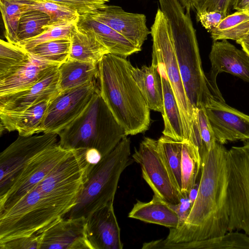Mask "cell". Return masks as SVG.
I'll use <instances>...</instances> for the list:
<instances>
[{
  "mask_svg": "<svg viewBox=\"0 0 249 249\" xmlns=\"http://www.w3.org/2000/svg\"><path fill=\"white\" fill-rule=\"evenodd\" d=\"M228 151L216 142L201 156L197 193L187 219L181 226L169 229L165 239L148 242V248L190 249L196 242L229 231Z\"/></svg>",
  "mask_w": 249,
  "mask_h": 249,
  "instance_id": "cell-1",
  "label": "cell"
},
{
  "mask_svg": "<svg viewBox=\"0 0 249 249\" xmlns=\"http://www.w3.org/2000/svg\"><path fill=\"white\" fill-rule=\"evenodd\" d=\"M130 62L110 53L98 63L100 93L125 135L146 131L150 123L149 108L132 75Z\"/></svg>",
  "mask_w": 249,
  "mask_h": 249,
  "instance_id": "cell-2",
  "label": "cell"
},
{
  "mask_svg": "<svg viewBox=\"0 0 249 249\" xmlns=\"http://www.w3.org/2000/svg\"><path fill=\"white\" fill-rule=\"evenodd\" d=\"M160 9L170 24L174 46L187 96L194 109L205 107L210 100H224L216 83L203 71L190 10L178 0H159Z\"/></svg>",
  "mask_w": 249,
  "mask_h": 249,
  "instance_id": "cell-3",
  "label": "cell"
},
{
  "mask_svg": "<svg viewBox=\"0 0 249 249\" xmlns=\"http://www.w3.org/2000/svg\"><path fill=\"white\" fill-rule=\"evenodd\" d=\"M59 144L67 149L93 148L102 158L127 136L97 88L84 111L57 134Z\"/></svg>",
  "mask_w": 249,
  "mask_h": 249,
  "instance_id": "cell-4",
  "label": "cell"
},
{
  "mask_svg": "<svg viewBox=\"0 0 249 249\" xmlns=\"http://www.w3.org/2000/svg\"><path fill=\"white\" fill-rule=\"evenodd\" d=\"M130 143V139L125 136L108 154L87 168L76 203L64 217L87 219L114 201L120 176L132 163Z\"/></svg>",
  "mask_w": 249,
  "mask_h": 249,
  "instance_id": "cell-5",
  "label": "cell"
},
{
  "mask_svg": "<svg viewBox=\"0 0 249 249\" xmlns=\"http://www.w3.org/2000/svg\"><path fill=\"white\" fill-rule=\"evenodd\" d=\"M152 38V63L164 71L174 92L180 113L185 141L197 146L195 131L197 108L194 109L186 93L175 53L168 21L160 8L151 27Z\"/></svg>",
  "mask_w": 249,
  "mask_h": 249,
  "instance_id": "cell-6",
  "label": "cell"
},
{
  "mask_svg": "<svg viewBox=\"0 0 249 249\" xmlns=\"http://www.w3.org/2000/svg\"><path fill=\"white\" fill-rule=\"evenodd\" d=\"M64 214L36 186L0 211V243L40 234Z\"/></svg>",
  "mask_w": 249,
  "mask_h": 249,
  "instance_id": "cell-7",
  "label": "cell"
},
{
  "mask_svg": "<svg viewBox=\"0 0 249 249\" xmlns=\"http://www.w3.org/2000/svg\"><path fill=\"white\" fill-rule=\"evenodd\" d=\"M229 231L249 235V140L228 151Z\"/></svg>",
  "mask_w": 249,
  "mask_h": 249,
  "instance_id": "cell-8",
  "label": "cell"
},
{
  "mask_svg": "<svg viewBox=\"0 0 249 249\" xmlns=\"http://www.w3.org/2000/svg\"><path fill=\"white\" fill-rule=\"evenodd\" d=\"M132 158L140 165L142 177L154 195L170 205L178 204L184 197L160 152L158 140L144 138Z\"/></svg>",
  "mask_w": 249,
  "mask_h": 249,
  "instance_id": "cell-9",
  "label": "cell"
},
{
  "mask_svg": "<svg viewBox=\"0 0 249 249\" xmlns=\"http://www.w3.org/2000/svg\"><path fill=\"white\" fill-rule=\"evenodd\" d=\"M55 133L18 138L0 154V198L9 190L23 168L36 156L57 143Z\"/></svg>",
  "mask_w": 249,
  "mask_h": 249,
  "instance_id": "cell-10",
  "label": "cell"
},
{
  "mask_svg": "<svg viewBox=\"0 0 249 249\" xmlns=\"http://www.w3.org/2000/svg\"><path fill=\"white\" fill-rule=\"evenodd\" d=\"M96 80L74 89L60 91L53 98L37 134H57L72 124L89 105L97 88Z\"/></svg>",
  "mask_w": 249,
  "mask_h": 249,
  "instance_id": "cell-11",
  "label": "cell"
},
{
  "mask_svg": "<svg viewBox=\"0 0 249 249\" xmlns=\"http://www.w3.org/2000/svg\"><path fill=\"white\" fill-rule=\"evenodd\" d=\"M74 151L62 147L58 142L36 156L21 170L6 194L0 198V211L36 187Z\"/></svg>",
  "mask_w": 249,
  "mask_h": 249,
  "instance_id": "cell-12",
  "label": "cell"
},
{
  "mask_svg": "<svg viewBox=\"0 0 249 249\" xmlns=\"http://www.w3.org/2000/svg\"><path fill=\"white\" fill-rule=\"evenodd\" d=\"M217 142L249 140V115L228 105L225 100L211 99L205 106Z\"/></svg>",
  "mask_w": 249,
  "mask_h": 249,
  "instance_id": "cell-13",
  "label": "cell"
},
{
  "mask_svg": "<svg viewBox=\"0 0 249 249\" xmlns=\"http://www.w3.org/2000/svg\"><path fill=\"white\" fill-rule=\"evenodd\" d=\"M87 223L83 217L58 219L38 234L39 249H91Z\"/></svg>",
  "mask_w": 249,
  "mask_h": 249,
  "instance_id": "cell-14",
  "label": "cell"
},
{
  "mask_svg": "<svg viewBox=\"0 0 249 249\" xmlns=\"http://www.w3.org/2000/svg\"><path fill=\"white\" fill-rule=\"evenodd\" d=\"M91 14L123 36L140 50L151 34L144 14L127 12L120 6L106 4Z\"/></svg>",
  "mask_w": 249,
  "mask_h": 249,
  "instance_id": "cell-15",
  "label": "cell"
},
{
  "mask_svg": "<svg viewBox=\"0 0 249 249\" xmlns=\"http://www.w3.org/2000/svg\"><path fill=\"white\" fill-rule=\"evenodd\" d=\"M111 201L88 218L87 235L91 249H122L119 227Z\"/></svg>",
  "mask_w": 249,
  "mask_h": 249,
  "instance_id": "cell-16",
  "label": "cell"
},
{
  "mask_svg": "<svg viewBox=\"0 0 249 249\" xmlns=\"http://www.w3.org/2000/svg\"><path fill=\"white\" fill-rule=\"evenodd\" d=\"M58 67L32 86L0 96V112H19L42 101L52 99L61 91Z\"/></svg>",
  "mask_w": 249,
  "mask_h": 249,
  "instance_id": "cell-17",
  "label": "cell"
},
{
  "mask_svg": "<svg viewBox=\"0 0 249 249\" xmlns=\"http://www.w3.org/2000/svg\"><path fill=\"white\" fill-rule=\"evenodd\" d=\"M211 64L210 79L216 82L221 72L230 73L249 83V57L245 51L227 40L213 41L209 54Z\"/></svg>",
  "mask_w": 249,
  "mask_h": 249,
  "instance_id": "cell-18",
  "label": "cell"
},
{
  "mask_svg": "<svg viewBox=\"0 0 249 249\" xmlns=\"http://www.w3.org/2000/svg\"><path fill=\"white\" fill-rule=\"evenodd\" d=\"M59 65V64L30 54L29 59L26 63L8 74L0 78V96L16 92L32 86Z\"/></svg>",
  "mask_w": 249,
  "mask_h": 249,
  "instance_id": "cell-19",
  "label": "cell"
},
{
  "mask_svg": "<svg viewBox=\"0 0 249 249\" xmlns=\"http://www.w3.org/2000/svg\"><path fill=\"white\" fill-rule=\"evenodd\" d=\"M51 100L42 101L22 111L0 112V124L9 132L17 131L19 136L37 134Z\"/></svg>",
  "mask_w": 249,
  "mask_h": 249,
  "instance_id": "cell-20",
  "label": "cell"
},
{
  "mask_svg": "<svg viewBox=\"0 0 249 249\" xmlns=\"http://www.w3.org/2000/svg\"><path fill=\"white\" fill-rule=\"evenodd\" d=\"M69 59L98 64L104 55L110 53L91 30L78 26L71 31Z\"/></svg>",
  "mask_w": 249,
  "mask_h": 249,
  "instance_id": "cell-21",
  "label": "cell"
},
{
  "mask_svg": "<svg viewBox=\"0 0 249 249\" xmlns=\"http://www.w3.org/2000/svg\"><path fill=\"white\" fill-rule=\"evenodd\" d=\"M77 25L92 30L110 53L126 57L141 51L123 36L95 18L90 13L80 15Z\"/></svg>",
  "mask_w": 249,
  "mask_h": 249,
  "instance_id": "cell-22",
  "label": "cell"
},
{
  "mask_svg": "<svg viewBox=\"0 0 249 249\" xmlns=\"http://www.w3.org/2000/svg\"><path fill=\"white\" fill-rule=\"evenodd\" d=\"M128 216L169 229L177 228L179 223L176 211L169 204L155 195L148 202L137 200Z\"/></svg>",
  "mask_w": 249,
  "mask_h": 249,
  "instance_id": "cell-23",
  "label": "cell"
},
{
  "mask_svg": "<svg viewBox=\"0 0 249 249\" xmlns=\"http://www.w3.org/2000/svg\"><path fill=\"white\" fill-rule=\"evenodd\" d=\"M132 75L149 108L161 114L163 110L161 80L157 66L131 67Z\"/></svg>",
  "mask_w": 249,
  "mask_h": 249,
  "instance_id": "cell-24",
  "label": "cell"
},
{
  "mask_svg": "<svg viewBox=\"0 0 249 249\" xmlns=\"http://www.w3.org/2000/svg\"><path fill=\"white\" fill-rule=\"evenodd\" d=\"M160 76L163 110L162 113L164 122L162 134L175 141H185L180 113L174 92L164 70L156 65Z\"/></svg>",
  "mask_w": 249,
  "mask_h": 249,
  "instance_id": "cell-25",
  "label": "cell"
},
{
  "mask_svg": "<svg viewBox=\"0 0 249 249\" xmlns=\"http://www.w3.org/2000/svg\"><path fill=\"white\" fill-rule=\"evenodd\" d=\"M98 64L69 59L58 67L61 91L74 89L97 79Z\"/></svg>",
  "mask_w": 249,
  "mask_h": 249,
  "instance_id": "cell-26",
  "label": "cell"
},
{
  "mask_svg": "<svg viewBox=\"0 0 249 249\" xmlns=\"http://www.w3.org/2000/svg\"><path fill=\"white\" fill-rule=\"evenodd\" d=\"M249 32V14L236 11L225 17L210 33L213 41L233 40L238 42L245 38Z\"/></svg>",
  "mask_w": 249,
  "mask_h": 249,
  "instance_id": "cell-27",
  "label": "cell"
},
{
  "mask_svg": "<svg viewBox=\"0 0 249 249\" xmlns=\"http://www.w3.org/2000/svg\"><path fill=\"white\" fill-rule=\"evenodd\" d=\"M199 148L189 141L182 142L181 193L188 194L196 183L201 169Z\"/></svg>",
  "mask_w": 249,
  "mask_h": 249,
  "instance_id": "cell-28",
  "label": "cell"
},
{
  "mask_svg": "<svg viewBox=\"0 0 249 249\" xmlns=\"http://www.w3.org/2000/svg\"><path fill=\"white\" fill-rule=\"evenodd\" d=\"M50 24L51 18L45 12L37 10L24 11L19 20L16 44L38 36Z\"/></svg>",
  "mask_w": 249,
  "mask_h": 249,
  "instance_id": "cell-29",
  "label": "cell"
},
{
  "mask_svg": "<svg viewBox=\"0 0 249 249\" xmlns=\"http://www.w3.org/2000/svg\"><path fill=\"white\" fill-rule=\"evenodd\" d=\"M158 142L160 152L175 184L181 192L182 142L164 135L159 138Z\"/></svg>",
  "mask_w": 249,
  "mask_h": 249,
  "instance_id": "cell-30",
  "label": "cell"
},
{
  "mask_svg": "<svg viewBox=\"0 0 249 249\" xmlns=\"http://www.w3.org/2000/svg\"><path fill=\"white\" fill-rule=\"evenodd\" d=\"M71 47L70 38H64L39 44L27 51L35 56L60 65L69 59Z\"/></svg>",
  "mask_w": 249,
  "mask_h": 249,
  "instance_id": "cell-31",
  "label": "cell"
},
{
  "mask_svg": "<svg viewBox=\"0 0 249 249\" xmlns=\"http://www.w3.org/2000/svg\"><path fill=\"white\" fill-rule=\"evenodd\" d=\"M30 54L22 47L0 40V78L8 74L26 63Z\"/></svg>",
  "mask_w": 249,
  "mask_h": 249,
  "instance_id": "cell-32",
  "label": "cell"
},
{
  "mask_svg": "<svg viewBox=\"0 0 249 249\" xmlns=\"http://www.w3.org/2000/svg\"><path fill=\"white\" fill-rule=\"evenodd\" d=\"M13 0L25 4V11L37 10L45 12L50 17L51 24L76 19L80 15L76 10L54 2L45 0Z\"/></svg>",
  "mask_w": 249,
  "mask_h": 249,
  "instance_id": "cell-33",
  "label": "cell"
},
{
  "mask_svg": "<svg viewBox=\"0 0 249 249\" xmlns=\"http://www.w3.org/2000/svg\"><path fill=\"white\" fill-rule=\"evenodd\" d=\"M191 249H249V235L238 231H228L223 235L196 242Z\"/></svg>",
  "mask_w": 249,
  "mask_h": 249,
  "instance_id": "cell-34",
  "label": "cell"
},
{
  "mask_svg": "<svg viewBox=\"0 0 249 249\" xmlns=\"http://www.w3.org/2000/svg\"><path fill=\"white\" fill-rule=\"evenodd\" d=\"M25 4L13 0H0V10L3 21L7 41L17 43L19 20L25 11Z\"/></svg>",
  "mask_w": 249,
  "mask_h": 249,
  "instance_id": "cell-35",
  "label": "cell"
},
{
  "mask_svg": "<svg viewBox=\"0 0 249 249\" xmlns=\"http://www.w3.org/2000/svg\"><path fill=\"white\" fill-rule=\"evenodd\" d=\"M78 19V18L51 24L38 36L22 42L18 45L28 50L45 42L60 38H70L71 31L77 24Z\"/></svg>",
  "mask_w": 249,
  "mask_h": 249,
  "instance_id": "cell-36",
  "label": "cell"
},
{
  "mask_svg": "<svg viewBox=\"0 0 249 249\" xmlns=\"http://www.w3.org/2000/svg\"><path fill=\"white\" fill-rule=\"evenodd\" d=\"M197 117L198 131L202 145L204 149L208 151L217 142L204 107L197 108Z\"/></svg>",
  "mask_w": 249,
  "mask_h": 249,
  "instance_id": "cell-37",
  "label": "cell"
},
{
  "mask_svg": "<svg viewBox=\"0 0 249 249\" xmlns=\"http://www.w3.org/2000/svg\"><path fill=\"white\" fill-rule=\"evenodd\" d=\"M60 3L78 11L80 15L92 14L109 0H45Z\"/></svg>",
  "mask_w": 249,
  "mask_h": 249,
  "instance_id": "cell-38",
  "label": "cell"
},
{
  "mask_svg": "<svg viewBox=\"0 0 249 249\" xmlns=\"http://www.w3.org/2000/svg\"><path fill=\"white\" fill-rule=\"evenodd\" d=\"M234 0H201L194 8L196 13L202 12H220L226 17L229 15L234 4Z\"/></svg>",
  "mask_w": 249,
  "mask_h": 249,
  "instance_id": "cell-39",
  "label": "cell"
},
{
  "mask_svg": "<svg viewBox=\"0 0 249 249\" xmlns=\"http://www.w3.org/2000/svg\"><path fill=\"white\" fill-rule=\"evenodd\" d=\"M38 234L13 238L0 243V249H39Z\"/></svg>",
  "mask_w": 249,
  "mask_h": 249,
  "instance_id": "cell-40",
  "label": "cell"
},
{
  "mask_svg": "<svg viewBox=\"0 0 249 249\" xmlns=\"http://www.w3.org/2000/svg\"><path fill=\"white\" fill-rule=\"evenodd\" d=\"M226 17L223 14L217 11L202 12L196 13V19L207 31L211 33Z\"/></svg>",
  "mask_w": 249,
  "mask_h": 249,
  "instance_id": "cell-41",
  "label": "cell"
},
{
  "mask_svg": "<svg viewBox=\"0 0 249 249\" xmlns=\"http://www.w3.org/2000/svg\"><path fill=\"white\" fill-rule=\"evenodd\" d=\"M184 196V197L178 204L170 205L178 216L179 223L178 227L181 226L186 220L193 205L189 199L188 194H185Z\"/></svg>",
  "mask_w": 249,
  "mask_h": 249,
  "instance_id": "cell-42",
  "label": "cell"
},
{
  "mask_svg": "<svg viewBox=\"0 0 249 249\" xmlns=\"http://www.w3.org/2000/svg\"><path fill=\"white\" fill-rule=\"evenodd\" d=\"M85 158L89 166H91L97 164L102 157L97 150L89 148L85 149Z\"/></svg>",
  "mask_w": 249,
  "mask_h": 249,
  "instance_id": "cell-43",
  "label": "cell"
},
{
  "mask_svg": "<svg viewBox=\"0 0 249 249\" xmlns=\"http://www.w3.org/2000/svg\"><path fill=\"white\" fill-rule=\"evenodd\" d=\"M201 0H178L184 9L194 10L195 6Z\"/></svg>",
  "mask_w": 249,
  "mask_h": 249,
  "instance_id": "cell-44",
  "label": "cell"
},
{
  "mask_svg": "<svg viewBox=\"0 0 249 249\" xmlns=\"http://www.w3.org/2000/svg\"><path fill=\"white\" fill-rule=\"evenodd\" d=\"M249 5V0H234L233 9L236 11H243Z\"/></svg>",
  "mask_w": 249,
  "mask_h": 249,
  "instance_id": "cell-45",
  "label": "cell"
},
{
  "mask_svg": "<svg viewBox=\"0 0 249 249\" xmlns=\"http://www.w3.org/2000/svg\"><path fill=\"white\" fill-rule=\"evenodd\" d=\"M237 43L241 46L242 49L249 57V38H245Z\"/></svg>",
  "mask_w": 249,
  "mask_h": 249,
  "instance_id": "cell-46",
  "label": "cell"
},
{
  "mask_svg": "<svg viewBox=\"0 0 249 249\" xmlns=\"http://www.w3.org/2000/svg\"><path fill=\"white\" fill-rule=\"evenodd\" d=\"M243 11L246 12L248 14H249V5Z\"/></svg>",
  "mask_w": 249,
  "mask_h": 249,
  "instance_id": "cell-47",
  "label": "cell"
},
{
  "mask_svg": "<svg viewBox=\"0 0 249 249\" xmlns=\"http://www.w3.org/2000/svg\"><path fill=\"white\" fill-rule=\"evenodd\" d=\"M245 38H249V33L248 34L247 36Z\"/></svg>",
  "mask_w": 249,
  "mask_h": 249,
  "instance_id": "cell-48",
  "label": "cell"
}]
</instances>
